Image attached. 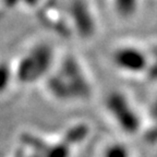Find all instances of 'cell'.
I'll return each mask as SVG.
<instances>
[{
	"instance_id": "cell-1",
	"label": "cell",
	"mask_w": 157,
	"mask_h": 157,
	"mask_svg": "<svg viewBox=\"0 0 157 157\" xmlns=\"http://www.w3.org/2000/svg\"><path fill=\"white\" fill-rule=\"evenodd\" d=\"M88 78L86 71L76 60L66 58L58 70L49 75L47 86L50 94L61 103L84 101L92 94Z\"/></svg>"
},
{
	"instance_id": "cell-2",
	"label": "cell",
	"mask_w": 157,
	"mask_h": 157,
	"mask_svg": "<svg viewBox=\"0 0 157 157\" xmlns=\"http://www.w3.org/2000/svg\"><path fill=\"white\" fill-rule=\"evenodd\" d=\"M107 113L113 123L127 134L142 132L144 117L136 110L131 99L121 93H111L106 99Z\"/></svg>"
},
{
	"instance_id": "cell-3",
	"label": "cell",
	"mask_w": 157,
	"mask_h": 157,
	"mask_svg": "<svg viewBox=\"0 0 157 157\" xmlns=\"http://www.w3.org/2000/svg\"><path fill=\"white\" fill-rule=\"evenodd\" d=\"M54 68V55L48 45H37L25 55L17 69V76L22 83H32Z\"/></svg>"
},
{
	"instance_id": "cell-4",
	"label": "cell",
	"mask_w": 157,
	"mask_h": 157,
	"mask_svg": "<svg viewBox=\"0 0 157 157\" xmlns=\"http://www.w3.org/2000/svg\"><path fill=\"white\" fill-rule=\"evenodd\" d=\"M148 61V52L135 45H122L113 54V62L116 68L130 75L146 73Z\"/></svg>"
},
{
	"instance_id": "cell-5",
	"label": "cell",
	"mask_w": 157,
	"mask_h": 157,
	"mask_svg": "<svg viewBox=\"0 0 157 157\" xmlns=\"http://www.w3.org/2000/svg\"><path fill=\"white\" fill-rule=\"evenodd\" d=\"M142 130H148L145 131L148 140L157 143V103L152 108L150 115H147V119H144L143 121Z\"/></svg>"
},
{
	"instance_id": "cell-6",
	"label": "cell",
	"mask_w": 157,
	"mask_h": 157,
	"mask_svg": "<svg viewBox=\"0 0 157 157\" xmlns=\"http://www.w3.org/2000/svg\"><path fill=\"white\" fill-rule=\"evenodd\" d=\"M131 153L122 143L113 142L104 147L101 157H130Z\"/></svg>"
},
{
	"instance_id": "cell-7",
	"label": "cell",
	"mask_w": 157,
	"mask_h": 157,
	"mask_svg": "<svg viewBox=\"0 0 157 157\" xmlns=\"http://www.w3.org/2000/svg\"><path fill=\"white\" fill-rule=\"evenodd\" d=\"M11 81V69L5 62L0 63V93L7 90Z\"/></svg>"
},
{
	"instance_id": "cell-8",
	"label": "cell",
	"mask_w": 157,
	"mask_h": 157,
	"mask_svg": "<svg viewBox=\"0 0 157 157\" xmlns=\"http://www.w3.org/2000/svg\"><path fill=\"white\" fill-rule=\"evenodd\" d=\"M17 1H19V0H5V2L7 3V6H10V7H11V6H14Z\"/></svg>"
}]
</instances>
